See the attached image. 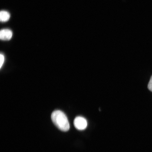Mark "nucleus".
<instances>
[{"instance_id":"f257e3e1","label":"nucleus","mask_w":152,"mask_h":152,"mask_svg":"<svg viewBox=\"0 0 152 152\" xmlns=\"http://www.w3.org/2000/svg\"><path fill=\"white\" fill-rule=\"evenodd\" d=\"M53 123L59 130L67 132L70 128V125L67 117L63 112L60 110L53 112L51 115Z\"/></svg>"},{"instance_id":"f03ea898","label":"nucleus","mask_w":152,"mask_h":152,"mask_svg":"<svg viewBox=\"0 0 152 152\" xmlns=\"http://www.w3.org/2000/svg\"><path fill=\"white\" fill-rule=\"evenodd\" d=\"M74 124L75 128L80 130H85L87 126L86 119L81 116L76 117L74 120Z\"/></svg>"},{"instance_id":"7ed1b4c3","label":"nucleus","mask_w":152,"mask_h":152,"mask_svg":"<svg viewBox=\"0 0 152 152\" xmlns=\"http://www.w3.org/2000/svg\"><path fill=\"white\" fill-rule=\"evenodd\" d=\"M12 32L9 29H3L0 32V38L2 40L9 41L12 37Z\"/></svg>"},{"instance_id":"20e7f679","label":"nucleus","mask_w":152,"mask_h":152,"mask_svg":"<svg viewBox=\"0 0 152 152\" xmlns=\"http://www.w3.org/2000/svg\"><path fill=\"white\" fill-rule=\"evenodd\" d=\"M10 18L9 13L5 11H1L0 12V20L1 22H7Z\"/></svg>"},{"instance_id":"39448f33","label":"nucleus","mask_w":152,"mask_h":152,"mask_svg":"<svg viewBox=\"0 0 152 152\" xmlns=\"http://www.w3.org/2000/svg\"><path fill=\"white\" fill-rule=\"evenodd\" d=\"M0 59H1L0 60V61H1V62H0V67H1V68L4 61V57L3 54H1V56H0Z\"/></svg>"},{"instance_id":"423d86ee","label":"nucleus","mask_w":152,"mask_h":152,"mask_svg":"<svg viewBox=\"0 0 152 152\" xmlns=\"http://www.w3.org/2000/svg\"><path fill=\"white\" fill-rule=\"evenodd\" d=\"M148 89L152 92V76L150 79L149 83H148Z\"/></svg>"}]
</instances>
